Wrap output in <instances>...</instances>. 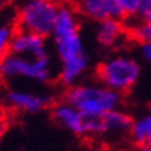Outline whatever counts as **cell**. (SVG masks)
Instances as JSON below:
<instances>
[{
	"label": "cell",
	"mask_w": 151,
	"mask_h": 151,
	"mask_svg": "<svg viewBox=\"0 0 151 151\" xmlns=\"http://www.w3.org/2000/svg\"><path fill=\"white\" fill-rule=\"evenodd\" d=\"M57 58L58 79L64 86H73L89 69V55L81 33L78 13L69 6H60L57 22L51 33Z\"/></svg>",
	"instance_id": "obj_1"
},
{
	"label": "cell",
	"mask_w": 151,
	"mask_h": 151,
	"mask_svg": "<svg viewBox=\"0 0 151 151\" xmlns=\"http://www.w3.org/2000/svg\"><path fill=\"white\" fill-rule=\"evenodd\" d=\"M65 100L89 118H101L104 114L119 108L122 93L115 92L103 83H76L65 92Z\"/></svg>",
	"instance_id": "obj_2"
},
{
	"label": "cell",
	"mask_w": 151,
	"mask_h": 151,
	"mask_svg": "<svg viewBox=\"0 0 151 151\" xmlns=\"http://www.w3.org/2000/svg\"><path fill=\"white\" fill-rule=\"evenodd\" d=\"M97 79L104 86L115 92L125 93L130 90L142 75V65L129 54H114L103 60L97 67Z\"/></svg>",
	"instance_id": "obj_3"
},
{
	"label": "cell",
	"mask_w": 151,
	"mask_h": 151,
	"mask_svg": "<svg viewBox=\"0 0 151 151\" xmlns=\"http://www.w3.org/2000/svg\"><path fill=\"white\" fill-rule=\"evenodd\" d=\"M60 6L54 0H24L17 14L18 29L40 36H51L57 22Z\"/></svg>",
	"instance_id": "obj_4"
},
{
	"label": "cell",
	"mask_w": 151,
	"mask_h": 151,
	"mask_svg": "<svg viewBox=\"0 0 151 151\" xmlns=\"http://www.w3.org/2000/svg\"><path fill=\"white\" fill-rule=\"evenodd\" d=\"M53 76L51 61L47 57H27L9 53L0 61V78L4 81L28 79L36 83H46Z\"/></svg>",
	"instance_id": "obj_5"
},
{
	"label": "cell",
	"mask_w": 151,
	"mask_h": 151,
	"mask_svg": "<svg viewBox=\"0 0 151 151\" xmlns=\"http://www.w3.org/2000/svg\"><path fill=\"white\" fill-rule=\"evenodd\" d=\"M53 118L58 125L78 136L104 134L100 118H89L67 100L55 103L51 108Z\"/></svg>",
	"instance_id": "obj_6"
},
{
	"label": "cell",
	"mask_w": 151,
	"mask_h": 151,
	"mask_svg": "<svg viewBox=\"0 0 151 151\" xmlns=\"http://www.w3.org/2000/svg\"><path fill=\"white\" fill-rule=\"evenodd\" d=\"M4 103L19 112L37 114L50 104L51 97L22 89H9L4 94Z\"/></svg>",
	"instance_id": "obj_7"
},
{
	"label": "cell",
	"mask_w": 151,
	"mask_h": 151,
	"mask_svg": "<svg viewBox=\"0 0 151 151\" xmlns=\"http://www.w3.org/2000/svg\"><path fill=\"white\" fill-rule=\"evenodd\" d=\"M10 53L27 57H47V40L45 36L17 29L10 43Z\"/></svg>",
	"instance_id": "obj_8"
},
{
	"label": "cell",
	"mask_w": 151,
	"mask_h": 151,
	"mask_svg": "<svg viewBox=\"0 0 151 151\" xmlns=\"http://www.w3.org/2000/svg\"><path fill=\"white\" fill-rule=\"evenodd\" d=\"M73 9L82 17L94 22L105 18H122L115 0H73Z\"/></svg>",
	"instance_id": "obj_9"
},
{
	"label": "cell",
	"mask_w": 151,
	"mask_h": 151,
	"mask_svg": "<svg viewBox=\"0 0 151 151\" xmlns=\"http://www.w3.org/2000/svg\"><path fill=\"white\" fill-rule=\"evenodd\" d=\"M126 35L122 18H105L96 22L94 27V37L97 43L104 49H112L121 43Z\"/></svg>",
	"instance_id": "obj_10"
},
{
	"label": "cell",
	"mask_w": 151,
	"mask_h": 151,
	"mask_svg": "<svg viewBox=\"0 0 151 151\" xmlns=\"http://www.w3.org/2000/svg\"><path fill=\"white\" fill-rule=\"evenodd\" d=\"M101 125L104 133H114V132H126L132 125V116L125 112L121 108H115L101 116Z\"/></svg>",
	"instance_id": "obj_11"
},
{
	"label": "cell",
	"mask_w": 151,
	"mask_h": 151,
	"mask_svg": "<svg viewBox=\"0 0 151 151\" xmlns=\"http://www.w3.org/2000/svg\"><path fill=\"white\" fill-rule=\"evenodd\" d=\"M129 134L137 146L151 144V112L137 119H133L129 128Z\"/></svg>",
	"instance_id": "obj_12"
},
{
	"label": "cell",
	"mask_w": 151,
	"mask_h": 151,
	"mask_svg": "<svg viewBox=\"0 0 151 151\" xmlns=\"http://www.w3.org/2000/svg\"><path fill=\"white\" fill-rule=\"evenodd\" d=\"M129 35L133 40L140 43H151V22H143V21H134L129 27Z\"/></svg>",
	"instance_id": "obj_13"
},
{
	"label": "cell",
	"mask_w": 151,
	"mask_h": 151,
	"mask_svg": "<svg viewBox=\"0 0 151 151\" xmlns=\"http://www.w3.org/2000/svg\"><path fill=\"white\" fill-rule=\"evenodd\" d=\"M15 32L11 25H0V61L10 53V43Z\"/></svg>",
	"instance_id": "obj_14"
},
{
	"label": "cell",
	"mask_w": 151,
	"mask_h": 151,
	"mask_svg": "<svg viewBox=\"0 0 151 151\" xmlns=\"http://www.w3.org/2000/svg\"><path fill=\"white\" fill-rule=\"evenodd\" d=\"M134 19L143 22H151V0H139Z\"/></svg>",
	"instance_id": "obj_15"
},
{
	"label": "cell",
	"mask_w": 151,
	"mask_h": 151,
	"mask_svg": "<svg viewBox=\"0 0 151 151\" xmlns=\"http://www.w3.org/2000/svg\"><path fill=\"white\" fill-rule=\"evenodd\" d=\"M115 1H116V6L121 10L122 18L124 17H134L139 0H115Z\"/></svg>",
	"instance_id": "obj_16"
},
{
	"label": "cell",
	"mask_w": 151,
	"mask_h": 151,
	"mask_svg": "<svg viewBox=\"0 0 151 151\" xmlns=\"http://www.w3.org/2000/svg\"><path fill=\"white\" fill-rule=\"evenodd\" d=\"M140 55L144 61L151 64V43H140Z\"/></svg>",
	"instance_id": "obj_17"
},
{
	"label": "cell",
	"mask_w": 151,
	"mask_h": 151,
	"mask_svg": "<svg viewBox=\"0 0 151 151\" xmlns=\"http://www.w3.org/2000/svg\"><path fill=\"white\" fill-rule=\"evenodd\" d=\"M7 126H9V124H7V116L4 115L3 111H0V139L3 137V134L6 133Z\"/></svg>",
	"instance_id": "obj_18"
},
{
	"label": "cell",
	"mask_w": 151,
	"mask_h": 151,
	"mask_svg": "<svg viewBox=\"0 0 151 151\" xmlns=\"http://www.w3.org/2000/svg\"><path fill=\"white\" fill-rule=\"evenodd\" d=\"M136 151H151V144H140Z\"/></svg>",
	"instance_id": "obj_19"
},
{
	"label": "cell",
	"mask_w": 151,
	"mask_h": 151,
	"mask_svg": "<svg viewBox=\"0 0 151 151\" xmlns=\"http://www.w3.org/2000/svg\"><path fill=\"white\" fill-rule=\"evenodd\" d=\"M15 0H0V7H4V6H9L11 3H14Z\"/></svg>",
	"instance_id": "obj_20"
},
{
	"label": "cell",
	"mask_w": 151,
	"mask_h": 151,
	"mask_svg": "<svg viewBox=\"0 0 151 151\" xmlns=\"http://www.w3.org/2000/svg\"><path fill=\"white\" fill-rule=\"evenodd\" d=\"M148 112H151V105H150V110H148Z\"/></svg>",
	"instance_id": "obj_21"
},
{
	"label": "cell",
	"mask_w": 151,
	"mask_h": 151,
	"mask_svg": "<svg viewBox=\"0 0 151 151\" xmlns=\"http://www.w3.org/2000/svg\"><path fill=\"white\" fill-rule=\"evenodd\" d=\"M54 1H58V0H54Z\"/></svg>",
	"instance_id": "obj_22"
}]
</instances>
